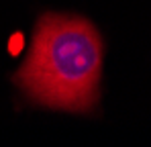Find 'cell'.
<instances>
[{"label":"cell","instance_id":"6da1fadb","mask_svg":"<svg viewBox=\"0 0 151 147\" xmlns=\"http://www.w3.org/2000/svg\"><path fill=\"white\" fill-rule=\"evenodd\" d=\"M102 43L82 19L43 17L17 82L31 98L53 108L88 110L98 92Z\"/></svg>","mask_w":151,"mask_h":147}]
</instances>
